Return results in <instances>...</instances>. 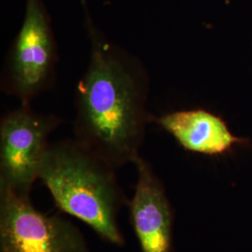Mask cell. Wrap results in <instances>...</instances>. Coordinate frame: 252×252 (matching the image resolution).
<instances>
[{"instance_id": "cell-1", "label": "cell", "mask_w": 252, "mask_h": 252, "mask_svg": "<svg viewBox=\"0 0 252 252\" xmlns=\"http://www.w3.org/2000/svg\"><path fill=\"white\" fill-rule=\"evenodd\" d=\"M90 60L76 90L74 138L115 169L140 156L149 78L142 62L105 36L84 5Z\"/></svg>"}, {"instance_id": "cell-2", "label": "cell", "mask_w": 252, "mask_h": 252, "mask_svg": "<svg viewBox=\"0 0 252 252\" xmlns=\"http://www.w3.org/2000/svg\"><path fill=\"white\" fill-rule=\"evenodd\" d=\"M38 179L65 213L88 224L108 243L126 245L118 215L127 199L116 169L98 155L75 138L50 144Z\"/></svg>"}, {"instance_id": "cell-3", "label": "cell", "mask_w": 252, "mask_h": 252, "mask_svg": "<svg viewBox=\"0 0 252 252\" xmlns=\"http://www.w3.org/2000/svg\"><path fill=\"white\" fill-rule=\"evenodd\" d=\"M57 46L49 12L42 0H26V12L10 47L2 77V89L20 104L49 90L55 79Z\"/></svg>"}, {"instance_id": "cell-4", "label": "cell", "mask_w": 252, "mask_h": 252, "mask_svg": "<svg viewBox=\"0 0 252 252\" xmlns=\"http://www.w3.org/2000/svg\"><path fill=\"white\" fill-rule=\"evenodd\" d=\"M62 124L54 114L35 111L31 104L5 114L0 122V189L29 197L39 178L49 136Z\"/></svg>"}, {"instance_id": "cell-5", "label": "cell", "mask_w": 252, "mask_h": 252, "mask_svg": "<svg viewBox=\"0 0 252 252\" xmlns=\"http://www.w3.org/2000/svg\"><path fill=\"white\" fill-rule=\"evenodd\" d=\"M0 252H90L70 220L46 215L24 197L0 189Z\"/></svg>"}, {"instance_id": "cell-6", "label": "cell", "mask_w": 252, "mask_h": 252, "mask_svg": "<svg viewBox=\"0 0 252 252\" xmlns=\"http://www.w3.org/2000/svg\"><path fill=\"white\" fill-rule=\"evenodd\" d=\"M134 164L137 181L129 208L142 252H171L173 215L162 181L141 156Z\"/></svg>"}, {"instance_id": "cell-7", "label": "cell", "mask_w": 252, "mask_h": 252, "mask_svg": "<svg viewBox=\"0 0 252 252\" xmlns=\"http://www.w3.org/2000/svg\"><path fill=\"white\" fill-rule=\"evenodd\" d=\"M156 121L185 150L193 153L218 155L240 141L220 118L202 109L175 111Z\"/></svg>"}]
</instances>
